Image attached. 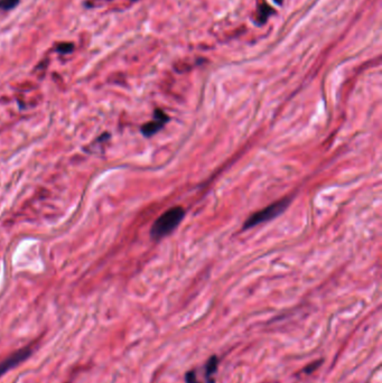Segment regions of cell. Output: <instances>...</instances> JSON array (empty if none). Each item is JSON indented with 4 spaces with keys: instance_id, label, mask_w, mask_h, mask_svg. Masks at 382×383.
Listing matches in <instances>:
<instances>
[{
    "instance_id": "1",
    "label": "cell",
    "mask_w": 382,
    "mask_h": 383,
    "mask_svg": "<svg viewBox=\"0 0 382 383\" xmlns=\"http://www.w3.org/2000/svg\"><path fill=\"white\" fill-rule=\"evenodd\" d=\"M185 211L180 206H175L167 210L157 218L150 230V235L154 240H160L171 234L183 220Z\"/></svg>"
},
{
    "instance_id": "2",
    "label": "cell",
    "mask_w": 382,
    "mask_h": 383,
    "mask_svg": "<svg viewBox=\"0 0 382 383\" xmlns=\"http://www.w3.org/2000/svg\"><path fill=\"white\" fill-rule=\"evenodd\" d=\"M289 204H290V198L286 197V198L278 200V202L276 203L270 204L269 206H267V208L263 209L262 211L253 213L250 217H248V220L244 224V230L252 229L253 227L259 226V224L265 223V222H268L272 220V218L277 217L278 215H280L283 212H285V210L288 208Z\"/></svg>"
},
{
    "instance_id": "3",
    "label": "cell",
    "mask_w": 382,
    "mask_h": 383,
    "mask_svg": "<svg viewBox=\"0 0 382 383\" xmlns=\"http://www.w3.org/2000/svg\"><path fill=\"white\" fill-rule=\"evenodd\" d=\"M168 120H169V117L165 112H163L162 110H159V109H156L154 112V120L149 121V123L145 124L142 127L143 135L146 137L154 136L155 133L158 132L162 128L168 123Z\"/></svg>"
},
{
    "instance_id": "4",
    "label": "cell",
    "mask_w": 382,
    "mask_h": 383,
    "mask_svg": "<svg viewBox=\"0 0 382 383\" xmlns=\"http://www.w3.org/2000/svg\"><path fill=\"white\" fill-rule=\"evenodd\" d=\"M29 354H30V350L28 348H26L24 350L15 352L14 354H11L10 356L6 358V360H4L3 362H0V376L5 374L10 369H13L15 366H17V364H19L21 362H23Z\"/></svg>"
},
{
    "instance_id": "5",
    "label": "cell",
    "mask_w": 382,
    "mask_h": 383,
    "mask_svg": "<svg viewBox=\"0 0 382 383\" xmlns=\"http://www.w3.org/2000/svg\"><path fill=\"white\" fill-rule=\"evenodd\" d=\"M274 13H275L274 9H272L267 3L262 2V4H259L258 5V17H257V22L259 25H263V24H265L267 19H268V17Z\"/></svg>"
},
{
    "instance_id": "6",
    "label": "cell",
    "mask_w": 382,
    "mask_h": 383,
    "mask_svg": "<svg viewBox=\"0 0 382 383\" xmlns=\"http://www.w3.org/2000/svg\"><path fill=\"white\" fill-rule=\"evenodd\" d=\"M217 364H219V360H217L216 356H212L210 360L208 361V363H206V367H205V374H206V378H208L209 382L212 383L211 381V376L213 375L216 370H217Z\"/></svg>"
},
{
    "instance_id": "7",
    "label": "cell",
    "mask_w": 382,
    "mask_h": 383,
    "mask_svg": "<svg viewBox=\"0 0 382 383\" xmlns=\"http://www.w3.org/2000/svg\"><path fill=\"white\" fill-rule=\"evenodd\" d=\"M21 0H0V9L10 10L14 9L19 4Z\"/></svg>"
},
{
    "instance_id": "8",
    "label": "cell",
    "mask_w": 382,
    "mask_h": 383,
    "mask_svg": "<svg viewBox=\"0 0 382 383\" xmlns=\"http://www.w3.org/2000/svg\"><path fill=\"white\" fill-rule=\"evenodd\" d=\"M73 50H74V45L71 44V43H64V44H59L56 47V51L58 53H62V54L71 53Z\"/></svg>"
},
{
    "instance_id": "9",
    "label": "cell",
    "mask_w": 382,
    "mask_h": 383,
    "mask_svg": "<svg viewBox=\"0 0 382 383\" xmlns=\"http://www.w3.org/2000/svg\"><path fill=\"white\" fill-rule=\"evenodd\" d=\"M185 380H186V383H198L197 380H196V375H195V373L192 372V371H191V372H189V373L186 374Z\"/></svg>"
},
{
    "instance_id": "10",
    "label": "cell",
    "mask_w": 382,
    "mask_h": 383,
    "mask_svg": "<svg viewBox=\"0 0 382 383\" xmlns=\"http://www.w3.org/2000/svg\"><path fill=\"white\" fill-rule=\"evenodd\" d=\"M320 363H322V361H316V362H314L313 364H311V366H308V368L306 369V372H307V373L313 372L314 370H316V369L319 367V364H320Z\"/></svg>"
},
{
    "instance_id": "11",
    "label": "cell",
    "mask_w": 382,
    "mask_h": 383,
    "mask_svg": "<svg viewBox=\"0 0 382 383\" xmlns=\"http://www.w3.org/2000/svg\"><path fill=\"white\" fill-rule=\"evenodd\" d=\"M283 2H284V0H275V3H277L278 5H282Z\"/></svg>"
}]
</instances>
